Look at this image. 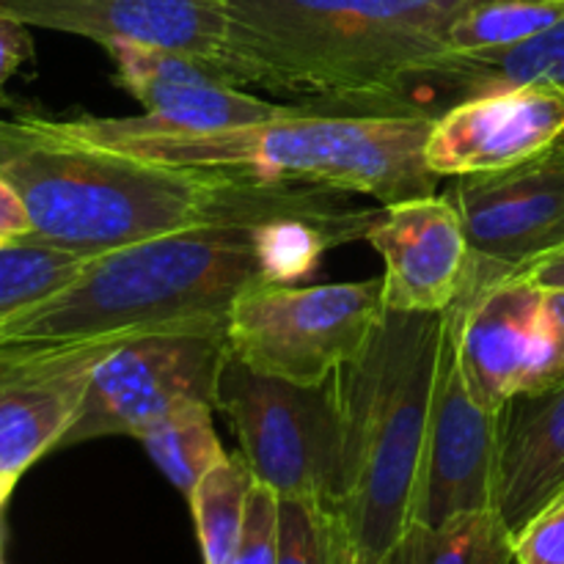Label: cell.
<instances>
[{
    "label": "cell",
    "instance_id": "2e32d148",
    "mask_svg": "<svg viewBox=\"0 0 564 564\" xmlns=\"http://www.w3.org/2000/svg\"><path fill=\"white\" fill-rule=\"evenodd\" d=\"M130 339L0 356V471L22 477L58 449L97 364Z\"/></svg>",
    "mask_w": 564,
    "mask_h": 564
},
{
    "label": "cell",
    "instance_id": "ba28073f",
    "mask_svg": "<svg viewBox=\"0 0 564 564\" xmlns=\"http://www.w3.org/2000/svg\"><path fill=\"white\" fill-rule=\"evenodd\" d=\"M215 411L240 441L253 479L279 496H314L328 505L336 463V411L328 383L297 386L226 358Z\"/></svg>",
    "mask_w": 564,
    "mask_h": 564
},
{
    "label": "cell",
    "instance_id": "7c38bea8",
    "mask_svg": "<svg viewBox=\"0 0 564 564\" xmlns=\"http://www.w3.org/2000/svg\"><path fill=\"white\" fill-rule=\"evenodd\" d=\"M564 143V86L521 83L449 105L430 127L424 160L435 176L516 169Z\"/></svg>",
    "mask_w": 564,
    "mask_h": 564
},
{
    "label": "cell",
    "instance_id": "3957f363",
    "mask_svg": "<svg viewBox=\"0 0 564 564\" xmlns=\"http://www.w3.org/2000/svg\"><path fill=\"white\" fill-rule=\"evenodd\" d=\"M471 0H229L224 75L317 113H424L419 80L449 69Z\"/></svg>",
    "mask_w": 564,
    "mask_h": 564
},
{
    "label": "cell",
    "instance_id": "603a6c76",
    "mask_svg": "<svg viewBox=\"0 0 564 564\" xmlns=\"http://www.w3.org/2000/svg\"><path fill=\"white\" fill-rule=\"evenodd\" d=\"M88 259L39 240H20L0 248V319L36 306L80 275Z\"/></svg>",
    "mask_w": 564,
    "mask_h": 564
},
{
    "label": "cell",
    "instance_id": "7402d4cb",
    "mask_svg": "<svg viewBox=\"0 0 564 564\" xmlns=\"http://www.w3.org/2000/svg\"><path fill=\"white\" fill-rule=\"evenodd\" d=\"M564 17V0H471L449 28L455 55L510 50L549 31Z\"/></svg>",
    "mask_w": 564,
    "mask_h": 564
},
{
    "label": "cell",
    "instance_id": "277c9868",
    "mask_svg": "<svg viewBox=\"0 0 564 564\" xmlns=\"http://www.w3.org/2000/svg\"><path fill=\"white\" fill-rule=\"evenodd\" d=\"M444 312L386 308L358 356L328 378L336 463L328 507L350 564H386L413 523Z\"/></svg>",
    "mask_w": 564,
    "mask_h": 564
},
{
    "label": "cell",
    "instance_id": "6da1fadb",
    "mask_svg": "<svg viewBox=\"0 0 564 564\" xmlns=\"http://www.w3.org/2000/svg\"><path fill=\"white\" fill-rule=\"evenodd\" d=\"M372 220H215L88 259L72 284L0 319L3 352L61 350L171 328L226 325L257 284H295Z\"/></svg>",
    "mask_w": 564,
    "mask_h": 564
},
{
    "label": "cell",
    "instance_id": "d6986e66",
    "mask_svg": "<svg viewBox=\"0 0 564 564\" xmlns=\"http://www.w3.org/2000/svg\"><path fill=\"white\" fill-rule=\"evenodd\" d=\"M391 564H516V534L496 510L457 516L441 527L411 523Z\"/></svg>",
    "mask_w": 564,
    "mask_h": 564
},
{
    "label": "cell",
    "instance_id": "4316f807",
    "mask_svg": "<svg viewBox=\"0 0 564 564\" xmlns=\"http://www.w3.org/2000/svg\"><path fill=\"white\" fill-rule=\"evenodd\" d=\"M20 240H33V220L17 187L0 176V242L11 246Z\"/></svg>",
    "mask_w": 564,
    "mask_h": 564
},
{
    "label": "cell",
    "instance_id": "52a82bcc",
    "mask_svg": "<svg viewBox=\"0 0 564 564\" xmlns=\"http://www.w3.org/2000/svg\"><path fill=\"white\" fill-rule=\"evenodd\" d=\"M229 358L226 325L171 328L135 336L97 364L77 419L61 446L143 430L185 402H213Z\"/></svg>",
    "mask_w": 564,
    "mask_h": 564
},
{
    "label": "cell",
    "instance_id": "83f0119b",
    "mask_svg": "<svg viewBox=\"0 0 564 564\" xmlns=\"http://www.w3.org/2000/svg\"><path fill=\"white\" fill-rule=\"evenodd\" d=\"M33 55V42L28 25L14 17L0 14V86Z\"/></svg>",
    "mask_w": 564,
    "mask_h": 564
},
{
    "label": "cell",
    "instance_id": "d4e9b609",
    "mask_svg": "<svg viewBox=\"0 0 564 564\" xmlns=\"http://www.w3.org/2000/svg\"><path fill=\"white\" fill-rule=\"evenodd\" d=\"M275 527H279V494L268 485L253 482L246 527L231 564H275Z\"/></svg>",
    "mask_w": 564,
    "mask_h": 564
},
{
    "label": "cell",
    "instance_id": "ffe728a7",
    "mask_svg": "<svg viewBox=\"0 0 564 564\" xmlns=\"http://www.w3.org/2000/svg\"><path fill=\"white\" fill-rule=\"evenodd\" d=\"M213 413V402H185L143 430L138 438L154 466L185 499H191L204 474L226 457L215 433Z\"/></svg>",
    "mask_w": 564,
    "mask_h": 564
},
{
    "label": "cell",
    "instance_id": "9c48e42d",
    "mask_svg": "<svg viewBox=\"0 0 564 564\" xmlns=\"http://www.w3.org/2000/svg\"><path fill=\"white\" fill-rule=\"evenodd\" d=\"M457 358L474 400L499 413L512 397L554 386V339L543 290L505 264L474 257L457 301L446 308Z\"/></svg>",
    "mask_w": 564,
    "mask_h": 564
},
{
    "label": "cell",
    "instance_id": "ac0fdd59",
    "mask_svg": "<svg viewBox=\"0 0 564 564\" xmlns=\"http://www.w3.org/2000/svg\"><path fill=\"white\" fill-rule=\"evenodd\" d=\"M441 83L457 91V102L521 83L564 86V17L529 42L510 50L455 55Z\"/></svg>",
    "mask_w": 564,
    "mask_h": 564
},
{
    "label": "cell",
    "instance_id": "8992f818",
    "mask_svg": "<svg viewBox=\"0 0 564 564\" xmlns=\"http://www.w3.org/2000/svg\"><path fill=\"white\" fill-rule=\"evenodd\" d=\"M383 314V279L257 284L231 303L226 345L253 372L323 386L367 347Z\"/></svg>",
    "mask_w": 564,
    "mask_h": 564
},
{
    "label": "cell",
    "instance_id": "f546056e",
    "mask_svg": "<svg viewBox=\"0 0 564 564\" xmlns=\"http://www.w3.org/2000/svg\"><path fill=\"white\" fill-rule=\"evenodd\" d=\"M543 314L554 339V383L564 380V290H543Z\"/></svg>",
    "mask_w": 564,
    "mask_h": 564
},
{
    "label": "cell",
    "instance_id": "4fadbf2b",
    "mask_svg": "<svg viewBox=\"0 0 564 564\" xmlns=\"http://www.w3.org/2000/svg\"><path fill=\"white\" fill-rule=\"evenodd\" d=\"M446 196L474 257L521 268L564 242V143L516 169L457 176Z\"/></svg>",
    "mask_w": 564,
    "mask_h": 564
},
{
    "label": "cell",
    "instance_id": "9a60e30c",
    "mask_svg": "<svg viewBox=\"0 0 564 564\" xmlns=\"http://www.w3.org/2000/svg\"><path fill=\"white\" fill-rule=\"evenodd\" d=\"M0 14L28 28L75 33L102 47L138 42L180 50L226 77L229 0H0Z\"/></svg>",
    "mask_w": 564,
    "mask_h": 564
},
{
    "label": "cell",
    "instance_id": "44dd1931",
    "mask_svg": "<svg viewBox=\"0 0 564 564\" xmlns=\"http://www.w3.org/2000/svg\"><path fill=\"white\" fill-rule=\"evenodd\" d=\"M253 482L257 479L242 455H226L218 466L204 474L187 499L204 564H231L246 527Z\"/></svg>",
    "mask_w": 564,
    "mask_h": 564
},
{
    "label": "cell",
    "instance_id": "4dcf8cb0",
    "mask_svg": "<svg viewBox=\"0 0 564 564\" xmlns=\"http://www.w3.org/2000/svg\"><path fill=\"white\" fill-rule=\"evenodd\" d=\"M17 482H20V474H6L0 471V510L6 507V501H9V496L14 494Z\"/></svg>",
    "mask_w": 564,
    "mask_h": 564
},
{
    "label": "cell",
    "instance_id": "5b68a950",
    "mask_svg": "<svg viewBox=\"0 0 564 564\" xmlns=\"http://www.w3.org/2000/svg\"><path fill=\"white\" fill-rule=\"evenodd\" d=\"M80 141L141 160L187 169L246 171L270 182L358 193L380 204L438 193L441 176L427 169L424 147L435 116L422 113H295L218 132L119 135L91 116L55 119Z\"/></svg>",
    "mask_w": 564,
    "mask_h": 564
},
{
    "label": "cell",
    "instance_id": "8fae6325",
    "mask_svg": "<svg viewBox=\"0 0 564 564\" xmlns=\"http://www.w3.org/2000/svg\"><path fill=\"white\" fill-rule=\"evenodd\" d=\"M496 441L499 413L479 405L468 391L455 328L444 312V345L413 496V523L441 527L466 512L494 510Z\"/></svg>",
    "mask_w": 564,
    "mask_h": 564
},
{
    "label": "cell",
    "instance_id": "7a4b0ae2",
    "mask_svg": "<svg viewBox=\"0 0 564 564\" xmlns=\"http://www.w3.org/2000/svg\"><path fill=\"white\" fill-rule=\"evenodd\" d=\"M0 176L25 202L33 240L83 257L231 218H378L347 204V193L132 158L80 141L39 113L0 119Z\"/></svg>",
    "mask_w": 564,
    "mask_h": 564
},
{
    "label": "cell",
    "instance_id": "1f68e13d",
    "mask_svg": "<svg viewBox=\"0 0 564 564\" xmlns=\"http://www.w3.org/2000/svg\"><path fill=\"white\" fill-rule=\"evenodd\" d=\"M0 248H3V242H0Z\"/></svg>",
    "mask_w": 564,
    "mask_h": 564
},
{
    "label": "cell",
    "instance_id": "484cf974",
    "mask_svg": "<svg viewBox=\"0 0 564 564\" xmlns=\"http://www.w3.org/2000/svg\"><path fill=\"white\" fill-rule=\"evenodd\" d=\"M516 564H564V494L516 534Z\"/></svg>",
    "mask_w": 564,
    "mask_h": 564
},
{
    "label": "cell",
    "instance_id": "30bf717a",
    "mask_svg": "<svg viewBox=\"0 0 564 564\" xmlns=\"http://www.w3.org/2000/svg\"><path fill=\"white\" fill-rule=\"evenodd\" d=\"M105 53L113 58L116 77L124 91L143 105L141 116H124V119L91 116L94 124L119 135L218 132L312 110L303 105L270 102L248 88L231 86L213 66L180 50L113 42L105 47Z\"/></svg>",
    "mask_w": 564,
    "mask_h": 564
},
{
    "label": "cell",
    "instance_id": "e0dca14e",
    "mask_svg": "<svg viewBox=\"0 0 564 564\" xmlns=\"http://www.w3.org/2000/svg\"><path fill=\"white\" fill-rule=\"evenodd\" d=\"M564 494V380L499 411L494 510L512 534Z\"/></svg>",
    "mask_w": 564,
    "mask_h": 564
},
{
    "label": "cell",
    "instance_id": "f1b7e54d",
    "mask_svg": "<svg viewBox=\"0 0 564 564\" xmlns=\"http://www.w3.org/2000/svg\"><path fill=\"white\" fill-rule=\"evenodd\" d=\"M512 270L532 281L534 286H540V290H564V242L560 248L545 251L543 257Z\"/></svg>",
    "mask_w": 564,
    "mask_h": 564
},
{
    "label": "cell",
    "instance_id": "cb8c5ba5",
    "mask_svg": "<svg viewBox=\"0 0 564 564\" xmlns=\"http://www.w3.org/2000/svg\"><path fill=\"white\" fill-rule=\"evenodd\" d=\"M275 564H350L345 532L323 499L279 496Z\"/></svg>",
    "mask_w": 564,
    "mask_h": 564
},
{
    "label": "cell",
    "instance_id": "d6a6232c",
    "mask_svg": "<svg viewBox=\"0 0 564 564\" xmlns=\"http://www.w3.org/2000/svg\"><path fill=\"white\" fill-rule=\"evenodd\" d=\"M386 564H391V562H386Z\"/></svg>",
    "mask_w": 564,
    "mask_h": 564
},
{
    "label": "cell",
    "instance_id": "5bb4252c",
    "mask_svg": "<svg viewBox=\"0 0 564 564\" xmlns=\"http://www.w3.org/2000/svg\"><path fill=\"white\" fill-rule=\"evenodd\" d=\"M367 240L383 257V297L394 312H446L471 273V246L446 193L389 204Z\"/></svg>",
    "mask_w": 564,
    "mask_h": 564
}]
</instances>
